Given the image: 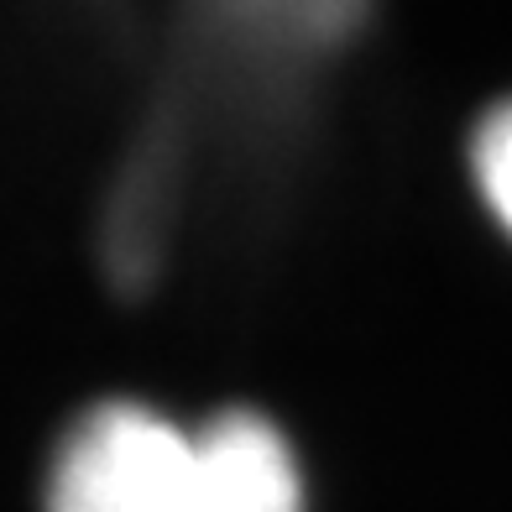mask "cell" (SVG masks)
Here are the masks:
<instances>
[{
	"label": "cell",
	"instance_id": "obj_3",
	"mask_svg": "<svg viewBox=\"0 0 512 512\" xmlns=\"http://www.w3.org/2000/svg\"><path fill=\"white\" fill-rule=\"evenodd\" d=\"M476 183H481V199L492 204V215L502 220V230L512 236V100L476 136Z\"/></svg>",
	"mask_w": 512,
	"mask_h": 512
},
{
	"label": "cell",
	"instance_id": "obj_2",
	"mask_svg": "<svg viewBox=\"0 0 512 512\" xmlns=\"http://www.w3.org/2000/svg\"><path fill=\"white\" fill-rule=\"evenodd\" d=\"M199 512H304L288 439L256 413H220L199 429Z\"/></svg>",
	"mask_w": 512,
	"mask_h": 512
},
{
	"label": "cell",
	"instance_id": "obj_1",
	"mask_svg": "<svg viewBox=\"0 0 512 512\" xmlns=\"http://www.w3.org/2000/svg\"><path fill=\"white\" fill-rule=\"evenodd\" d=\"M48 512H199V429L142 403L95 408L53 460Z\"/></svg>",
	"mask_w": 512,
	"mask_h": 512
}]
</instances>
